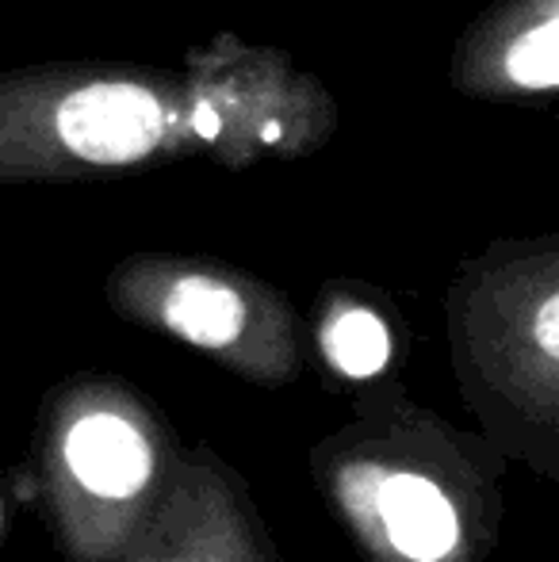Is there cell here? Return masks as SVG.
<instances>
[{
	"instance_id": "1",
	"label": "cell",
	"mask_w": 559,
	"mask_h": 562,
	"mask_svg": "<svg viewBox=\"0 0 559 562\" xmlns=\"http://www.w3.org/2000/svg\"><path fill=\"white\" fill-rule=\"evenodd\" d=\"M506 463L403 394L357 406L311 448V474L368 562H487L499 548Z\"/></svg>"
},
{
	"instance_id": "3",
	"label": "cell",
	"mask_w": 559,
	"mask_h": 562,
	"mask_svg": "<svg viewBox=\"0 0 559 562\" xmlns=\"http://www.w3.org/2000/svg\"><path fill=\"white\" fill-rule=\"evenodd\" d=\"M115 562H280L242 474L208 445L180 451L169 494Z\"/></svg>"
},
{
	"instance_id": "9",
	"label": "cell",
	"mask_w": 559,
	"mask_h": 562,
	"mask_svg": "<svg viewBox=\"0 0 559 562\" xmlns=\"http://www.w3.org/2000/svg\"><path fill=\"white\" fill-rule=\"evenodd\" d=\"M4 536H8V497L0 490V543H4Z\"/></svg>"
},
{
	"instance_id": "5",
	"label": "cell",
	"mask_w": 559,
	"mask_h": 562,
	"mask_svg": "<svg viewBox=\"0 0 559 562\" xmlns=\"http://www.w3.org/2000/svg\"><path fill=\"white\" fill-rule=\"evenodd\" d=\"M58 134L77 157L127 165L146 157L165 134V112L146 89L104 81L77 89L58 108Z\"/></svg>"
},
{
	"instance_id": "2",
	"label": "cell",
	"mask_w": 559,
	"mask_h": 562,
	"mask_svg": "<svg viewBox=\"0 0 559 562\" xmlns=\"http://www.w3.org/2000/svg\"><path fill=\"white\" fill-rule=\"evenodd\" d=\"M165 414L108 375L62 383L31 437V494L66 562H115L149 525L177 474Z\"/></svg>"
},
{
	"instance_id": "6",
	"label": "cell",
	"mask_w": 559,
	"mask_h": 562,
	"mask_svg": "<svg viewBox=\"0 0 559 562\" xmlns=\"http://www.w3.org/2000/svg\"><path fill=\"white\" fill-rule=\"evenodd\" d=\"M318 352L337 383L376 391V383L388 375L395 360V337L372 306L342 303L322 318Z\"/></svg>"
},
{
	"instance_id": "4",
	"label": "cell",
	"mask_w": 559,
	"mask_h": 562,
	"mask_svg": "<svg viewBox=\"0 0 559 562\" xmlns=\"http://www.w3.org/2000/svg\"><path fill=\"white\" fill-rule=\"evenodd\" d=\"M138 311L161 334L215 356L249 383L280 386L299 375V348L291 329L226 276H165L146 291Z\"/></svg>"
},
{
	"instance_id": "8",
	"label": "cell",
	"mask_w": 559,
	"mask_h": 562,
	"mask_svg": "<svg viewBox=\"0 0 559 562\" xmlns=\"http://www.w3.org/2000/svg\"><path fill=\"white\" fill-rule=\"evenodd\" d=\"M195 126H200V134H203V138H215V134H219V115L211 112L208 104H203L200 112H195Z\"/></svg>"
},
{
	"instance_id": "7",
	"label": "cell",
	"mask_w": 559,
	"mask_h": 562,
	"mask_svg": "<svg viewBox=\"0 0 559 562\" xmlns=\"http://www.w3.org/2000/svg\"><path fill=\"white\" fill-rule=\"evenodd\" d=\"M506 69L517 85L552 89L559 81V23L545 20L540 27L525 31L506 54Z\"/></svg>"
}]
</instances>
